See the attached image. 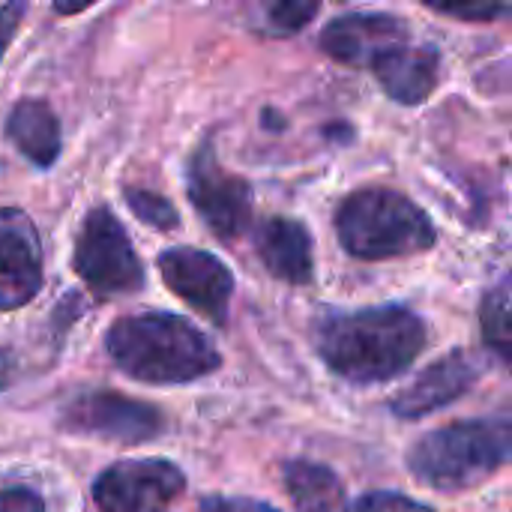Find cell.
I'll use <instances>...</instances> for the list:
<instances>
[{
  "label": "cell",
  "mask_w": 512,
  "mask_h": 512,
  "mask_svg": "<svg viewBox=\"0 0 512 512\" xmlns=\"http://www.w3.org/2000/svg\"><path fill=\"white\" fill-rule=\"evenodd\" d=\"M324 366L351 384H384L405 375L426 351V321L405 306L327 312L312 327Z\"/></svg>",
  "instance_id": "1"
},
{
  "label": "cell",
  "mask_w": 512,
  "mask_h": 512,
  "mask_svg": "<svg viewBox=\"0 0 512 512\" xmlns=\"http://www.w3.org/2000/svg\"><path fill=\"white\" fill-rule=\"evenodd\" d=\"M105 351L126 378L156 387L192 384L222 366L216 345L192 321L171 312L117 318L105 336Z\"/></svg>",
  "instance_id": "2"
},
{
  "label": "cell",
  "mask_w": 512,
  "mask_h": 512,
  "mask_svg": "<svg viewBox=\"0 0 512 512\" xmlns=\"http://www.w3.org/2000/svg\"><path fill=\"white\" fill-rule=\"evenodd\" d=\"M510 432L507 414L447 423L411 444L408 471L444 495L477 489L510 462Z\"/></svg>",
  "instance_id": "3"
},
{
  "label": "cell",
  "mask_w": 512,
  "mask_h": 512,
  "mask_svg": "<svg viewBox=\"0 0 512 512\" xmlns=\"http://www.w3.org/2000/svg\"><path fill=\"white\" fill-rule=\"evenodd\" d=\"M336 234L342 249L360 261L420 255L438 240L429 213L408 195L384 186L351 192L336 210Z\"/></svg>",
  "instance_id": "4"
},
{
  "label": "cell",
  "mask_w": 512,
  "mask_h": 512,
  "mask_svg": "<svg viewBox=\"0 0 512 512\" xmlns=\"http://www.w3.org/2000/svg\"><path fill=\"white\" fill-rule=\"evenodd\" d=\"M72 270L96 297H120L144 288V264L123 228L108 207H93L75 240Z\"/></svg>",
  "instance_id": "5"
},
{
  "label": "cell",
  "mask_w": 512,
  "mask_h": 512,
  "mask_svg": "<svg viewBox=\"0 0 512 512\" xmlns=\"http://www.w3.org/2000/svg\"><path fill=\"white\" fill-rule=\"evenodd\" d=\"M186 492V474L168 459H123L93 483L99 512H171Z\"/></svg>",
  "instance_id": "6"
},
{
  "label": "cell",
  "mask_w": 512,
  "mask_h": 512,
  "mask_svg": "<svg viewBox=\"0 0 512 512\" xmlns=\"http://www.w3.org/2000/svg\"><path fill=\"white\" fill-rule=\"evenodd\" d=\"M186 192L198 216L219 240L234 243L240 234H246L252 222V186L225 171L207 141L198 144L186 165Z\"/></svg>",
  "instance_id": "7"
},
{
  "label": "cell",
  "mask_w": 512,
  "mask_h": 512,
  "mask_svg": "<svg viewBox=\"0 0 512 512\" xmlns=\"http://www.w3.org/2000/svg\"><path fill=\"white\" fill-rule=\"evenodd\" d=\"M63 429L75 435L102 438L111 444H147L165 432V414L141 399L111 393V390H90L75 396L63 408Z\"/></svg>",
  "instance_id": "8"
},
{
  "label": "cell",
  "mask_w": 512,
  "mask_h": 512,
  "mask_svg": "<svg viewBox=\"0 0 512 512\" xmlns=\"http://www.w3.org/2000/svg\"><path fill=\"white\" fill-rule=\"evenodd\" d=\"M162 282L195 312L210 318L216 327L228 324L234 297V273L210 252L192 246H174L159 255Z\"/></svg>",
  "instance_id": "9"
},
{
  "label": "cell",
  "mask_w": 512,
  "mask_h": 512,
  "mask_svg": "<svg viewBox=\"0 0 512 512\" xmlns=\"http://www.w3.org/2000/svg\"><path fill=\"white\" fill-rule=\"evenodd\" d=\"M45 279L42 240L33 219L18 207H0V309L27 306Z\"/></svg>",
  "instance_id": "10"
},
{
  "label": "cell",
  "mask_w": 512,
  "mask_h": 512,
  "mask_svg": "<svg viewBox=\"0 0 512 512\" xmlns=\"http://www.w3.org/2000/svg\"><path fill=\"white\" fill-rule=\"evenodd\" d=\"M483 375V363L471 351H453L444 360L423 369L405 390L390 399V411L399 420H420L429 417L459 396H465Z\"/></svg>",
  "instance_id": "11"
},
{
  "label": "cell",
  "mask_w": 512,
  "mask_h": 512,
  "mask_svg": "<svg viewBox=\"0 0 512 512\" xmlns=\"http://www.w3.org/2000/svg\"><path fill=\"white\" fill-rule=\"evenodd\" d=\"M405 39H411L408 24L390 12H345L321 30L318 45L336 63L369 69L375 57Z\"/></svg>",
  "instance_id": "12"
},
{
  "label": "cell",
  "mask_w": 512,
  "mask_h": 512,
  "mask_svg": "<svg viewBox=\"0 0 512 512\" xmlns=\"http://www.w3.org/2000/svg\"><path fill=\"white\" fill-rule=\"evenodd\" d=\"M393 102L420 105L426 102L441 78V54L432 45H414L411 39L387 48L369 66Z\"/></svg>",
  "instance_id": "13"
},
{
  "label": "cell",
  "mask_w": 512,
  "mask_h": 512,
  "mask_svg": "<svg viewBox=\"0 0 512 512\" xmlns=\"http://www.w3.org/2000/svg\"><path fill=\"white\" fill-rule=\"evenodd\" d=\"M255 252L279 282L309 285L315 276V243L309 228L297 219H264L255 231Z\"/></svg>",
  "instance_id": "14"
},
{
  "label": "cell",
  "mask_w": 512,
  "mask_h": 512,
  "mask_svg": "<svg viewBox=\"0 0 512 512\" xmlns=\"http://www.w3.org/2000/svg\"><path fill=\"white\" fill-rule=\"evenodd\" d=\"M15 150L36 168H51L60 156V120L45 99L24 96L12 105L3 126Z\"/></svg>",
  "instance_id": "15"
},
{
  "label": "cell",
  "mask_w": 512,
  "mask_h": 512,
  "mask_svg": "<svg viewBox=\"0 0 512 512\" xmlns=\"http://www.w3.org/2000/svg\"><path fill=\"white\" fill-rule=\"evenodd\" d=\"M285 489L294 512H348L345 486L327 465L294 459L285 465Z\"/></svg>",
  "instance_id": "16"
},
{
  "label": "cell",
  "mask_w": 512,
  "mask_h": 512,
  "mask_svg": "<svg viewBox=\"0 0 512 512\" xmlns=\"http://www.w3.org/2000/svg\"><path fill=\"white\" fill-rule=\"evenodd\" d=\"M480 327L486 345L495 351L501 363H510V279H501L483 297Z\"/></svg>",
  "instance_id": "17"
},
{
  "label": "cell",
  "mask_w": 512,
  "mask_h": 512,
  "mask_svg": "<svg viewBox=\"0 0 512 512\" xmlns=\"http://www.w3.org/2000/svg\"><path fill=\"white\" fill-rule=\"evenodd\" d=\"M318 3L315 0H279V3H267L264 6V33L267 36H294L297 30H303L315 15H318Z\"/></svg>",
  "instance_id": "18"
},
{
  "label": "cell",
  "mask_w": 512,
  "mask_h": 512,
  "mask_svg": "<svg viewBox=\"0 0 512 512\" xmlns=\"http://www.w3.org/2000/svg\"><path fill=\"white\" fill-rule=\"evenodd\" d=\"M123 198L129 204V210L150 228L156 231H174L180 225V216L174 210V204L159 195V192H150V189H138V186H126L123 189Z\"/></svg>",
  "instance_id": "19"
},
{
  "label": "cell",
  "mask_w": 512,
  "mask_h": 512,
  "mask_svg": "<svg viewBox=\"0 0 512 512\" xmlns=\"http://www.w3.org/2000/svg\"><path fill=\"white\" fill-rule=\"evenodd\" d=\"M432 12L450 15V18H465V21H495L501 15H510L507 3H492V0H477V3H429Z\"/></svg>",
  "instance_id": "20"
},
{
  "label": "cell",
  "mask_w": 512,
  "mask_h": 512,
  "mask_svg": "<svg viewBox=\"0 0 512 512\" xmlns=\"http://www.w3.org/2000/svg\"><path fill=\"white\" fill-rule=\"evenodd\" d=\"M348 512H435L426 504H417L408 495L399 492H369L363 495Z\"/></svg>",
  "instance_id": "21"
},
{
  "label": "cell",
  "mask_w": 512,
  "mask_h": 512,
  "mask_svg": "<svg viewBox=\"0 0 512 512\" xmlns=\"http://www.w3.org/2000/svg\"><path fill=\"white\" fill-rule=\"evenodd\" d=\"M201 512H279L276 507L255 501V498H225V495H210L201 501Z\"/></svg>",
  "instance_id": "22"
},
{
  "label": "cell",
  "mask_w": 512,
  "mask_h": 512,
  "mask_svg": "<svg viewBox=\"0 0 512 512\" xmlns=\"http://www.w3.org/2000/svg\"><path fill=\"white\" fill-rule=\"evenodd\" d=\"M0 512H45V504L33 489L15 486L0 492Z\"/></svg>",
  "instance_id": "23"
},
{
  "label": "cell",
  "mask_w": 512,
  "mask_h": 512,
  "mask_svg": "<svg viewBox=\"0 0 512 512\" xmlns=\"http://www.w3.org/2000/svg\"><path fill=\"white\" fill-rule=\"evenodd\" d=\"M24 12H27L24 3H3V6H0V60H3V54H6V48H9V42H12V36L18 33V24H21Z\"/></svg>",
  "instance_id": "24"
},
{
  "label": "cell",
  "mask_w": 512,
  "mask_h": 512,
  "mask_svg": "<svg viewBox=\"0 0 512 512\" xmlns=\"http://www.w3.org/2000/svg\"><path fill=\"white\" fill-rule=\"evenodd\" d=\"M9 375H12V354L0 348V390L9 387Z\"/></svg>",
  "instance_id": "25"
}]
</instances>
